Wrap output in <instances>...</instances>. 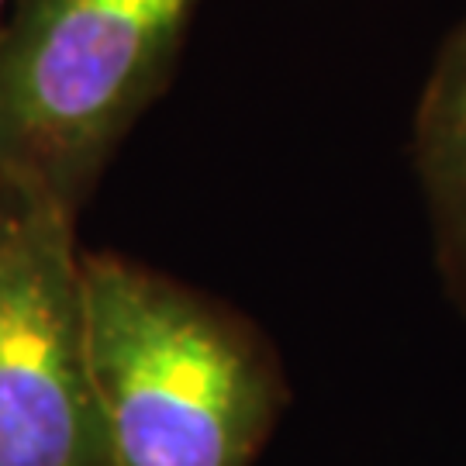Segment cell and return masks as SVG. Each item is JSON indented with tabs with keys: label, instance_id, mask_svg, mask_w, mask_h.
Returning <instances> with one entry per match:
<instances>
[{
	"label": "cell",
	"instance_id": "1",
	"mask_svg": "<svg viewBox=\"0 0 466 466\" xmlns=\"http://www.w3.org/2000/svg\"><path fill=\"white\" fill-rule=\"evenodd\" d=\"M84 304L115 466L259 460L290 390L249 318L117 252H84Z\"/></svg>",
	"mask_w": 466,
	"mask_h": 466
},
{
	"label": "cell",
	"instance_id": "2",
	"mask_svg": "<svg viewBox=\"0 0 466 466\" xmlns=\"http://www.w3.org/2000/svg\"><path fill=\"white\" fill-rule=\"evenodd\" d=\"M204 0H11L0 21V190L80 215L167 90Z\"/></svg>",
	"mask_w": 466,
	"mask_h": 466
},
{
	"label": "cell",
	"instance_id": "3",
	"mask_svg": "<svg viewBox=\"0 0 466 466\" xmlns=\"http://www.w3.org/2000/svg\"><path fill=\"white\" fill-rule=\"evenodd\" d=\"M0 466H115L76 218L11 194L0 221Z\"/></svg>",
	"mask_w": 466,
	"mask_h": 466
},
{
	"label": "cell",
	"instance_id": "4",
	"mask_svg": "<svg viewBox=\"0 0 466 466\" xmlns=\"http://www.w3.org/2000/svg\"><path fill=\"white\" fill-rule=\"evenodd\" d=\"M415 177L435 273L466 321V17L442 42L415 111Z\"/></svg>",
	"mask_w": 466,
	"mask_h": 466
},
{
	"label": "cell",
	"instance_id": "5",
	"mask_svg": "<svg viewBox=\"0 0 466 466\" xmlns=\"http://www.w3.org/2000/svg\"><path fill=\"white\" fill-rule=\"evenodd\" d=\"M7 215V190H0V221Z\"/></svg>",
	"mask_w": 466,
	"mask_h": 466
},
{
	"label": "cell",
	"instance_id": "6",
	"mask_svg": "<svg viewBox=\"0 0 466 466\" xmlns=\"http://www.w3.org/2000/svg\"><path fill=\"white\" fill-rule=\"evenodd\" d=\"M7 7H11V0H0V21H4V15H7Z\"/></svg>",
	"mask_w": 466,
	"mask_h": 466
}]
</instances>
